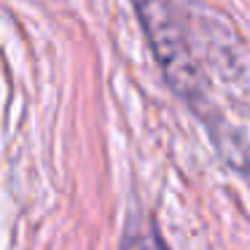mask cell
I'll list each match as a JSON object with an SVG mask.
<instances>
[{"instance_id": "1", "label": "cell", "mask_w": 250, "mask_h": 250, "mask_svg": "<svg viewBox=\"0 0 250 250\" xmlns=\"http://www.w3.org/2000/svg\"><path fill=\"white\" fill-rule=\"evenodd\" d=\"M126 250H167V248H164V242L159 239V234L153 229H146V231H137L126 242Z\"/></svg>"}]
</instances>
